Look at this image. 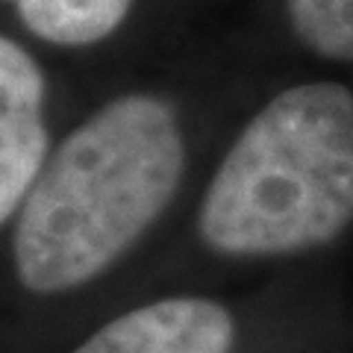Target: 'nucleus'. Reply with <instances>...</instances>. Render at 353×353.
Instances as JSON below:
<instances>
[{"instance_id":"1","label":"nucleus","mask_w":353,"mask_h":353,"mask_svg":"<svg viewBox=\"0 0 353 353\" xmlns=\"http://www.w3.org/2000/svg\"><path fill=\"white\" fill-rule=\"evenodd\" d=\"M262 74L230 32L185 36L77 118L9 221L18 283L39 297L77 292L180 221L218 132Z\"/></svg>"},{"instance_id":"2","label":"nucleus","mask_w":353,"mask_h":353,"mask_svg":"<svg viewBox=\"0 0 353 353\" xmlns=\"http://www.w3.org/2000/svg\"><path fill=\"white\" fill-rule=\"evenodd\" d=\"M209 256L285 262L353 233V77L265 71L218 132L183 218Z\"/></svg>"},{"instance_id":"3","label":"nucleus","mask_w":353,"mask_h":353,"mask_svg":"<svg viewBox=\"0 0 353 353\" xmlns=\"http://www.w3.org/2000/svg\"><path fill=\"white\" fill-rule=\"evenodd\" d=\"M53 139L48 71L24 41L0 32V230L15 218Z\"/></svg>"},{"instance_id":"4","label":"nucleus","mask_w":353,"mask_h":353,"mask_svg":"<svg viewBox=\"0 0 353 353\" xmlns=\"http://www.w3.org/2000/svg\"><path fill=\"white\" fill-rule=\"evenodd\" d=\"M236 341L239 318L224 301L176 292L118 312L71 353H233Z\"/></svg>"},{"instance_id":"5","label":"nucleus","mask_w":353,"mask_h":353,"mask_svg":"<svg viewBox=\"0 0 353 353\" xmlns=\"http://www.w3.org/2000/svg\"><path fill=\"white\" fill-rule=\"evenodd\" d=\"M15 12L39 44L57 50H101L112 48L132 32L150 9L174 36L185 32V6L192 0H0Z\"/></svg>"},{"instance_id":"6","label":"nucleus","mask_w":353,"mask_h":353,"mask_svg":"<svg viewBox=\"0 0 353 353\" xmlns=\"http://www.w3.org/2000/svg\"><path fill=\"white\" fill-rule=\"evenodd\" d=\"M192 3H203V0H192ZM250 3H256V0H250Z\"/></svg>"}]
</instances>
